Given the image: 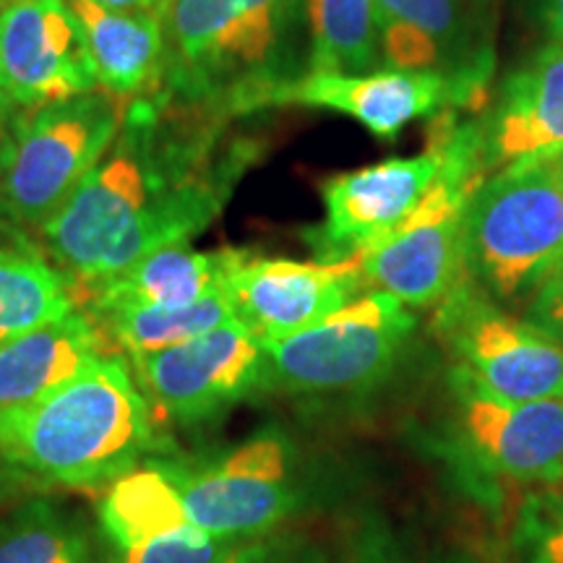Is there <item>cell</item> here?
<instances>
[{
	"label": "cell",
	"mask_w": 563,
	"mask_h": 563,
	"mask_svg": "<svg viewBox=\"0 0 563 563\" xmlns=\"http://www.w3.org/2000/svg\"><path fill=\"white\" fill-rule=\"evenodd\" d=\"M220 207L207 180L186 167L159 165L136 104L112 152L47 220L42 235L66 274L95 287L154 251L191 241Z\"/></svg>",
	"instance_id": "1"
},
{
	"label": "cell",
	"mask_w": 563,
	"mask_h": 563,
	"mask_svg": "<svg viewBox=\"0 0 563 563\" xmlns=\"http://www.w3.org/2000/svg\"><path fill=\"white\" fill-rule=\"evenodd\" d=\"M152 446L150 399L115 357H100L37 402L0 412V460L66 488L110 485Z\"/></svg>",
	"instance_id": "2"
},
{
	"label": "cell",
	"mask_w": 563,
	"mask_h": 563,
	"mask_svg": "<svg viewBox=\"0 0 563 563\" xmlns=\"http://www.w3.org/2000/svg\"><path fill=\"white\" fill-rule=\"evenodd\" d=\"M302 0H165L167 79L194 100L266 104L290 60Z\"/></svg>",
	"instance_id": "3"
},
{
	"label": "cell",
	"mask_w": 563,
	"mask_h": 563,
	"mask_svg": "<svg viewBox=\"0 0 563 563\" xmlns=\"http://www.w3.org/2000/svg\"><path fill=\"white\" fill-rule=\"evenodd\" d=\"M464 266L483 292L522 300L563 269L559 157L488 175L464 211Z\"/></svg>",
	"instance_id": "4"
},
{
	"label": "cell",
	"mask_w": 563,
	"mask_h": 563,
	"mask_svg": "<svg viewBox=\"0 0 563 563\" xmlns=\"http://www.w3.org/2000/svg\"><path fill=\"white\" fill-rule=\"evenodd\" d=\"M402 300L371 290L282 340H262L266 378L290 394H344L378 384L415 329Z\"/></svg>",
	"instance_id": "5"
},
{
	"label": "cell",
	"mask_w": 563,
	"mask_h": 563,
	"mask_svg": "<svg viewBox=\"0 0 563 563\" xmlns=\"http://www.w3.org/2000/svg\"><path fill=\"white\" fill-rule=\"evenodd\" d=\"M123 129V104L102 91L24 112L0 180V207L13 222L42 230L100 165Z\"/></svg>",
	"instance_id": "6"
},
{
	"label": "cell",
	"mask_w": 563,
	"mask_h": 563,
	"mask_svg": "<svg viewBox=\"0 0 563 563\" xmlns=\"http://www.w3.org/2000/svg\"><path fill=\"white\" fill-rule=\"evenodd\" d=\"M439 308L456 386L509 402L563 399V342L530 319L504 313L467 279Z\"/></svg>",
	"instance_id": "7"
},
{
	"label": "cell",
	"mask_w": 563,
	"mask_h": 563,
	"mask_svg": "<svg viewBox=\"0 0 563 563\" xmlns=\"http://www.w3.org/2000/svg\"><path fill=\"white\" fill-rule=\"evenodd\" d=\"M188 517L214 538H262L298 511V460L287 435L264 431L203 467L173 464Z\"/></svg>",
	"instance_id": "8"
},
{
	"label": "cell",
	"mask_w": 563,
	"mask_h": 563,
	"mask_svg": "<svg viewBox=\"0 0 563 563\" xmlns=\"http://www.w3.org/2000/svg\"><path fill=\"white\" fill-rule=\"evenodd\" d=\"M133 363L146 399L183 426L217 418L266 378L262 340L238 319Z\"/></svg>",
	"instance_id": "9"
},
{
	"label": "cell",
	"mask_w": 563,
	"mask_h": 563,
	"mask_svg": "<svg viewBox=\"0 0 563 563\" xmlns=\"http://www.w3.org/2000/svg\"><path fill=\"white\" fill-rule=\"evenodd\" d=\"M97 87L68 0H0V102L32 112Z\"/></svg>",
	"instance_id": "10"
},
{
	"label": "cell",
	"mask_w": 563,
	"mask_h": 563,
	"mask_svg": "<svg viewBox=\"0 0 563 563\" xmlns=\"http://www.w3.org/2000/svg\"><path fill=\"white\" fill-rule=\"evenodd\" d=\"M363 287L357 256L342 262H295L251 258L243 253L228 279L238 321L258 340H282L313 327L357 298Z\"/></svg>",
	"instance_id": "11"
},
{
	"label": "cell",
	"mask_w": 563,
	"mask_h": 563,
	"mask_svg": "<svg viewBox=\"0 0 563 563\" xmlns=\"http://www.w3.org/2000/svg\"><path fill=\"white\" fill-rule=\"evenodd\" d=\"M441 173V154L394 157L361 170L332 175L321 186L323 222L313 232L321 262H342L397 228Z\"/></svg>",
	"instance_id": "12"
},
{
	"label": "cell",
	"mask_w": 563,
	"mask_h": 563,
	"mask_svg": "<svg viewBox=\"0 0 563 563\" xmlns=\"http://www.w3.org/2000/svg\"><path fill=\"white\" fill-rule=\"evenodd\" d=\"M269 102H295L306 108L342 112L368 129L373 136L394 139L407 125L431 118L452 104H470L460 84L439 70L384 68L371 74H332L311 70L279 84L266 97Z\"/></svg>",
	"instance_id": "13"
},
{
	"label": "cell",
	"mask_w": 563,
	"mask_h": 563,
	"mask_svg": "<svg viewBox=\"0 0 563 563\" xmlns=\"http://www.w3.org/2000/svg\"><path fill=\"white\" fill-rule=\"evenodd\" d=\"M386 68L439 70L481 100L493 55L475 34L470 0H373Z\"/></svg>",
	"instance_id": "14"
},
{
	"label": "cell",
	"mask_w": 563,
	"mask_h": 563,
	"mask_svg": "<svg viewBox=\"0 0 563 563\" xmlns=\"http://www.w3.org/2000/svg\"><path fill=\"white\" fill-rule=\"evenodd\" d=\"M470 454L517 483L563 481V399L509 402L456 386Z\"/></svg>",
	"instance_id": "15"
},
{
	"label": "cell",
	"mask_w": 563,
	"mask_h": 563,
	"mask_svg": "<svg viewBox=\"0 0 563 563\" xmlns=\"http://www.w3.org/2000/svg\"><path fill=\"white\" fill-rule=\"evenodd\" d=\"M488 173L563 154V42H551L506 76L490 115L477 123Z\"/></svg>",
	"instance_id": "16"
},
{
	"label": "cell",
	"mask_w": 563,
	"mask_h": 563,
	"mask_svg": "<svg viewBox=\"0 0 563 563\" xmlns=\"http://www.w3.org/2000/svg\"><path fill=\"white\" fill-rule=\"evenodd\" d=\"M81 24L97 87L104 95L141 100L167 74L165 30L159 11H112L89 0H68Z\"/></svg>",
	"instance_id": "17"
},
{
	"label": "cell",
	"mask_w": 563,
	"mask_h": 563,
	"mask_svg": "<svg viewBox=\"0 0 563 563\" xmlns=\"http://www.w3.org/2000/svg\"><path fill=\"white\" fill-rule=\"evenodd\" d=\"M243 251L203 253L183 245H167L144 256L118 277L104 279L91 290V313L112 308H159L180 311L211 298L228 287V279Z\"/></svg>",
	"instance_id": "18"
},
{
	"label": "cell",
	"mask_w": 563,
	"mask_h": 563,
	"mask_svg": "<svg viewBox=\"0 0 563 563\" xmlns=\"http://www.w3.org/2000/svg\"><path fill=\"white\" fill-rule=\"evenodd\" d=\"M102 357V332L74 311L0 347V412L19 410L74 382Z\"/></svg>",
	"instance_id": "19"
},
{
	"label": "cell",
	"mask_w": 563,
	"mask_h": 563,
	"mask_svg": "<svg viewBox=\"0 0 563 563\" xmlns=\"http://www.w3.org/2000/svg\"><path fill=\"white\" fill-rule=\"evenodd\" d=\"M191 525L173 462L136 464L108 485L100 504L110 548H139Z\"/></svg>",
	"instance_id": "20"
},
{
	"label": "cell",
	"mask_w": 563,
	"mask_h": 563,
	"mask_svg": "<svg viewBox=\"0 0 563 563\" xmlns=\"http://www.w3.org/2000/svg\"><path fill=\"white\" fill-rule=\"evenodd\" d=\"M97 327L104 332L133 361L152 355V352L175 347V344L194 340L235 321V306L228 287L214 292L211 298L196 302L180 311H159V308H112V311L89 313Z\"/></svg>",
	"instance_id": "21"
},
{
	"label": "cell",
	"mask_w": 563,
	"mask_h": 563,
	"mask_svg": "<svg viewBox=\"0 0 563 563\" xmlns=\"http://www.w3.org/2000/svg\"><path fill=\"white\" fill-rule=\"evenodd\" d=\"M74 311L63 272L30 251H0V347Z\"/></svg>",
	"instance_id": "22"
},
{
	"label": "cell",
	"mask_w": 563,
	"mask_h": 563,
	"mask_svg": "<svg viewBox=\"0 0 563 563\" xmlns=\"http://www.w3.org/2000/svg\"><path fill=\"white\" fill-rule=\"evenodd\" d=\"M0 563H97L89 530L74 511L30 498L0 517Z\"/></svg>",
	"instance_id": "23"
},
{
	"label": "cell",
	"mask_w": 563,
	"mask_h": 563,
	"mask_svg": "<svg viewBox=\"0 0 563 563\" xmlns=\"http://www.w3.org/2000/svg\"><path fill=\"white\" fill-rule=\"evenodd\" d=\"M311 70L371 74L382 63L373 0H306Z\"/></svg>",
	"instance_id": "24"
},
{
	"label": "cell",
	"mask_w": 563,
	"mask_h": 563,
	"mask_svg": "<svg viewBox=\"0 0 563 563\" xmlns=\"http://www.w3.org/2000/svg\"><path fill=\"white\" fill-rule=\"evenodd\" d=\"M235 545L191 525L139 548L108 545V563H224Z\"/></svg>",
	"instance_id": "25"
},
{
	"label": "cell",
	"mask_w": 563,
	"mask_h": 563,
	"mask_svg": "<svg viewBox=\"0 0 563 563\" xmlns=\"http://www.w3.org/2000/svg\"><path fill=\"white\" fill-rule=\"evenodd\" d=\"M224 563H321L311 545L292 538H253V543H238Z\"/></svg>",
	"instance_id": "26"
},
{
	"label": "cell",
	"mask_w": 563,
	"mask_h": 563,
	"mask_svg": "<svg viewBox=\"0 0 563 563\" xmlns=\"http://www.w3.org/2000/svg\"><path fill=\"white\" fill-rule=\"evenodd\" d=\"M530 321L563 342V269L555 272L532 298Z\"/></svg>",
	"instance_id": "27"
},
{
	"label": "cell",
	"mask_w": 563,
	"mask_h": 563,
	"mask_svg": "<svg viewBox=\"0 0 563 563\" xmlns=\"http://www.w3.org/2000/svg\"><path fill=\"white\" fill-rule=\"evenodd\" d=\"M24 112L9 108V104L0 102V180H3L5 170H9V162L13 154V144H16L19 121Z\"/></svg>",
	"instance_id": "28"
},
{
	"label": "cell",
	"mask_w": 563,
	"mask_h": 563,
	"mask_svg": "<svg viewBox=\"0 0 563 563\" xmlns=\"http://www.w3.org/2000/svg\"><path fill=\"white\" fill-rule=\"evenodd\" d=\"M543 561L563 563V498L553 504V519L543 538Z\"/></svg>",
	"instance_id": "29"
},
{
	"label": "cell",
	"mask_w": 563,
	"mask_h": 563,
	"mask_svg": "<svg viewBox=\"0 0 563 563\" xmlns=\"http://www.w3.org/2000/svg\"><path fill=\"white\" fill-rule=\"evenodd\" d=\"M540 21L553 42H563V0H543Z\"/></svg>",
	"instance_id": "30"
},
{
	"label": "cell",
	"mask_w": 563,
	"mask_h": 563,
	"mask_svg": "<svg viewBox=\"0 0 563 563\" xmlns=\"http://www.w3.org/2000/svg\"><path fill=\"white\" fill-rule=\"evenodd\" d=\"M89 3L102 5L112 11H159L165 0H89Z\"/></svg>",
	"instance_id": "31"
},
{
	"label": "cell",
	"mask_w": 563,
	"mask_h": 563,
	"mask_svg": "<svg viewBox=\"0 0 563 563\" xmlns=\"http://www.w3.org/2000/svg\"><path fill=\"white\" fill-rule=\"evenodd\" d=\"M559 173H561V183H563V154L559 157Z\"/></svg>",
	"instance_id": "32"
},
{
	"label": "cell",
	"mask_w": 563,
	"mask_h": 563,
	"mask_svg": "<svg viewBox=\"0 0 563 563\" xmlns=\"http://www.w3.org/2000/svg\"><path fill=\"white\" fill-rule=\"evenodd\" d=\"M373 563H376V561H373Z\"/></svg>",
	"instance_id": "33"
}]
</instances>
